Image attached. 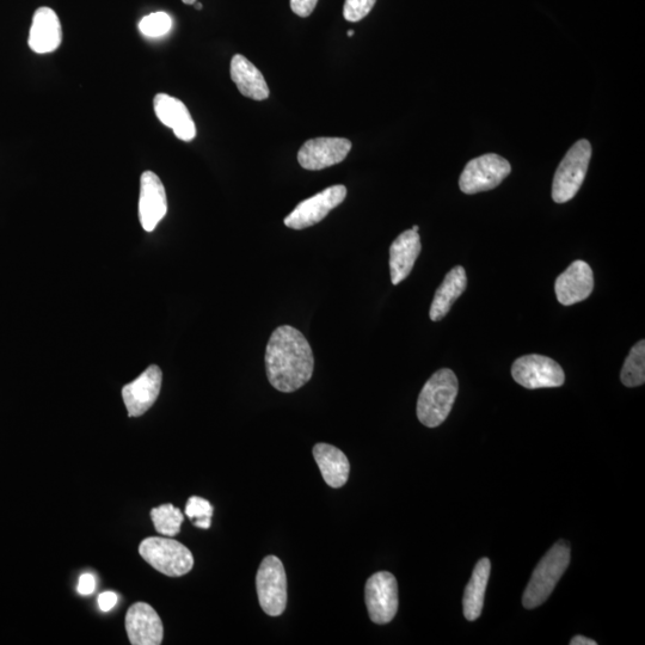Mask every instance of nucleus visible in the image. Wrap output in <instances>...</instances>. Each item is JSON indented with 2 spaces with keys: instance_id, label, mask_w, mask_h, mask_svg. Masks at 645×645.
<instances>
[{
  "instance_id": "5701e85b",
  "label": "nucleus",
  "mask_w": 645,
  "mask_h": 645,
  "mask_svg": "<svg viewBox=\"0 0 645 645\" xmlns=\"http://www.w3.org/2000/svg\"><path fill=\"white\" fill-rule=\"evenodd\" d=\"M622 383L628 387H637L645 383V343L644 340L637 342L630 350L625 360L622 374Z\"/></svg>"
},
{
  "instance_id": "a878e982",
  "label": "nucleus",
  "mask_w": 645,
  "mask_h": 645,
  "mask_svg": "<svg viewBox=\"0 0 645 645\" xmlns=\"http://www.w3.org/2000/svg\"><path fill=\"white\" fill-rule=\"evenodd\" d=\"M213 511L210 501L199 496L190 497L186 505V515L196 527L202 530H208L211 527Z\"/></svg>"
},
{
  "instance_id": "4be33fe9",
  "label": "nucleus",
  "mask_w": 645,
  "mask_h": 645,
  "mask_svg": "<svg viewBox=\"0 0 645 645\" xmlns=\"http://www.w3.org/2000/svg\"><path fill=\"white\" fill-rule=\"evenodd\" d=\"M491 564L489 558H482L473 570L469 585L465 588L463 598L464 616L469 622L481 617L485 592H487Z\"/></svg>"
},
{
  "instance_id": "bb28decb",
  "label": "nucleus",
  "mask_w": 645,
  "mask_h": 645,
  "mask_svg": "<svg viewBox=\"0 0 645 645\" xmlns=\"http://www.w3.org/2000/svg\"><path fill=\"white\" fill-rule=\"evenodd\" d=\"M377 0H346L343 6V16L348 22H359L370 14Z\"/></svg>"
},
{
  "instance_id": "393cba45",
  "label": "nucleus",
  "mask_w": 645,
  "mask_h": 645,
  "mask_svg": "<svg viewBox=\"0 0 645 645\" xmlns=\"http://www.w3.org/2000/svg\"><path fill=\"white\" fill-rule=\"evenodd\" d=\"M172 28L171 17L167 12H153L139 22V30L146 38L157 39L167 35Z\"/></svg>"
},
{
  "instance_id": "72a5a7b5",
  "label": "nucleus",
  "mask_w": 645,
  "mask_h": 645,
  "mask_svg": "<svg viewBox=\"0 0 645 645\" xmlns=\"http://www.w3.org/2000/svg\"><path fill=\"white\" fill-rule=\"evenodd\" d=\"M348 36L349 38H352V36H354V30H348Z\"/></svg>"
},
{
  "instance_id": "7ed1b4c3",
  "label": "nucleus",
  "mask_w": 645,
  "mask_h": 645,
  "mask_svg": "<svg viewBox=\"0 0 645 645\" xmlns=\"http://www.w3.org/2000/svg\"><path fill=\"white\" fill-rule=\"evenodd\" d=\"M571 558V548L567 540H559L549 550L537 568L534 569L530 583L522 598V605L527 610H533L543 605L555 591L557 583L567 571Z\"/></svg>"
},
{
  "instance_id": "f257e3e1",
  "label": "nucleus",
  "mask_w": 645,
  "mask_h": 645,
  "mask_svg": "<svg viewBox=\"0 0 645 645\" xmlns=\"http://www.w3.org/2000/svg\"><path fill=\"white\" fill-rule=\"evenodd\" d=\"M266 371L275 390L291 393L309 383L315 358L305 336L291 325H281L273 331L266 349Z\"/></svg>"
},
{
  "instance_id": "cd10ccee",
  "label": "nucleus",
  "mask_w": 645,
  "mask_h": 645,
  "mask_svg": "<svg viewBox=\"0 0 645 645\" xmlns=\"http://www.w3.org/2000/svg\"><path fill=\"white\" fill-rule=\"evenodd\" d=\"M318 0H291V9L299 17H309L315 11Z\"/></svg>"
},
{
  "instance_id": "20e7f679",
  "label": "nucleus",
  "mask_w": 645,
  "mask_h": 645,
  "mask_svg": "<svg viewBox=\"0 0 645 645\" xmlns=\"http://www.w3.org/2000/svg\"><path fill=\"white\" fill-rule=\"evenodd\" d=\"M139 554L159 573L169 577L184 576L194 567L192 552L174 539L150 537L139 545Z\"/></svg>"
},
{
  "instance_id": "7c9ffc66",
  "label": "nucleus",
  "mask_w": 645,
  "mask_h": 645,
  "mask_svg": "<svg viewBox=\"0 0 645 645\" xmlns=\"http://www.w3.org/2000/svg\"><path fill=\"white\" fill-rule=\"evenodd\" d=\"M571 645H597L598 643L591 638L585 636H575L573 640L570 641Z\"/></svg>"
},
{
  "instance_id": "aec40b11",
  "label": "nucleus",
  "mask_w": 645,
  "mask_h": 645,
  "mask_svg": "<svg viewBox=\"0 0 645 645\" xmlns=\"http://www.w3.org/2000/svg\"><path fill=\"white\" fill-rule=\"evenodd\" d=\"M325 483L331 488H342L349 478V460L339 448L328 444H317L312 450Z\"/></svg>"
},
{
  "instance_id": "39448f33",
  "label": "nucleus",
  "mask_w": 645,
  "mask_h": 645,
  "mask_svg": "<svg viewBox=\"0 0 645 645\" xmlns=\"http://www.w3.org/2000/svg\"><path fill=\"white\" fill-rule=\"evenodd\" d=\"M591 157V143L586 139H581L571 147L562 159L554 177V184H552V199L557 204H565L575 198L585 181Z\"/></svg>"
},
{
  "instance_id": "f704fd0d",
  "label": "nucleus",
  "mask_w": 645,
  "mask_h": 645,
  "mask_svg": "<svg viewBox=\"0 0 645 645\" xmlns=\"http://www.w3.org/2000/svg\"><path fill=\"white\" fill-rule=\"evenodd\" d=\"M411 230H413V231H415V232H419V226L415 225V226L413 227V229H411Z\"/></svg>"
},
{
  "instance_id": "b1692460",
  "label": "nucleus",
  "mask_w": 645,
  "mask_h": 645,
  "mask_svg": "<svg viewBox=\"0 0 645 645\" xmlns=\"http://www.w3.org/2000/svg\"><path fill=\"white\" fill-rule=\"evenodd\" d=\"M151 519L159 534L175 537L181 532L184 516L180 509L169 503V505L153 508L151 511Z\"/></svg>"
},
{
  "instance_id": "f3484780",
  "label": "nucleus",
  "mask_w": 645,
  "mask_h": 645,
  "mask_svg": "<svg viewBox=\"0 0 645 645\" xmlns=\"http://www.w3.org/2000/svg\"><path fill=\"white\" fill-rule=\"evenodd\" d=\"M63 41V29L55 11L40 8L35 11L32 28H30L28 45L36 54H48L57 51Z\"/></svg>"
},
{
  "instance_id": "412c9836",
  "label": "nucleus",
  "mask_w": 645,
  "mask_h": 645,
  "mask_svg": "<svg viewBox=\"0 0 645 645\" xmlns=\"http://www.w3.org/2000/svg\"><path fill=\"white\" fill-rule=\"evenodd\" d=\"M468 287L465 269L462 266L454 267L448 272L444 282L435 292L432 306H430L429 317L433 322H439L450 312L454 301H456Z\"/></svg>"
},
{
  "instance_id": "2f4dec72",
  "label": "nucleus",
  "mask_w": 645,
  "mask_h": 645,
  "mask_svg": "<svg viewBox=\"0 0 645 645\" xmlns=\"http://www.w3.org/2000/svg\"><path fill=\"white\" fill-rule=\"evenodd\" d=\"M182 2L187 5H193L196 3V0H182Z\"/></svg>"
},
{
  "instance_id": "9b49d317",
  "label": "nucleus",
  "mask_w": 645,
  "mask_h": 645,
  "mask_svg": "<svg viewBox=\"0 0 645 645\" xmlns=\"http://www.w3.org/2000/svg\"><path fill=\"white\" fill-rule=\"evenodd\" d=\"M350 150L352 143L346 138L310 139L301 146L298 162L305 170H323L342 163Z\"/></svg>"
},
{
  "instance_id": "0eeeda50",
  "label": "nucleus",
  "mask_w": 645,
  "mask_h": 645,
  "mask_svg": "<svg viewBox=\"0 0 645 645\" xmlns=\"http://www.w3.org/2000/svg\"><path fill=\"white\" fill-rule=\"evenodd\" d=\"M511 172L512 167L507 159L488 153L466 164L459 178V187L469 195L488 192L499 187Z\"/></svg>"
},
{
  "instance_id": "c85d7f7f",
  "label": "nucleus",
  "mask_w": 645,
  "mask_h": 645,
  "mask_svg": "<svg viewBox=\"0 0 645 645\" xmlns=\"http://www.w3.org/2000/svg\"><path fill=\"white\" fill-rule=\"evenodd\" d=\"M96 580L92 574H83L79 577L77 591L81 595H90L95 592Z\"/></svg>"
},
{
  "instance_id": "473e14b6",
  "label": "nucleus",
  "mask_w": 645,
  "mask_h": 645,
  "mask_svg": "<svg viewBox=\"0 0 645 645\" xmlns=\"http://www.w3.org/2000/svg\"><path fill=\"white\" fill-rule=\"evenodd\" d=\"M202 8H204V6H202L201 3H195V9L196 10H202Z\"/></svg>"
},
{
  "instance_id": "a211bd4d",
  "label": "nucleus",
  "mask_w": 645,
  "mask_h": 645,
  "mask_svg": "<svg viewBox=\"0 0 645 645\" xmlns=\"http://www.w3.org/2000/svg\"><path fill=\"white\" fill-rule=\"evenodd\" d=\"M422 250L419 232L404 231L390 247V272L392 285H399L408 278Z\"/></svg>"
},
{
  "instance_id": "1a4fd4ad",
  "label": "nucleus",
  "mask_w": 645,
  "mask_h": 645,
  "mask_svg": "<svg viewBox=\"0 0 645 645\" xmlns=\"http://www.w3.org/2000/svg\"><path fill=\"white\" fill-rule=\"evenodd\" d=\"M365 599L373 623L384 625L392 622L398 611V583L396 577L387 571H380L368 579Z\"/></svg>"
},
{
  "instance_id": "dca6fc26",
  "label": "nucleus",
  "mask_w": 645,
  "mask_h": 645,
  "mask_svg": "<svg viewBox=\"0 0 645 645\" xmlns=\"http://www.w3.org/2000/svg\"><path fill=\"white\" fill-rule=\"evenodd\" d=\"M153 108L159 121L174 131L176 137L182 141L194 140L196 127L192 115L186 104L167 94H158L153 100Z\"/></svg>"
},
{
  "instance_id": "4468645a",
  "label": "nucleus",
  "mask_w": 645,
  "mask_h": 645,
  "mask_svg": "<svg viewBox=\"0 0 645 645\" xmlns=\"http://www.w3.org/2000/svg\"><path fill=\"white\" fill-rule=\"evenodd\" d=\"M126 631L133 645H159L164 628L155 608L146 602H135L126 614Z\"/></svg>"
},
{
  "instance_id": "c756f323",
  "label": "nucleus",
  "mask_w": 645,
  "mask_h": 645,
  "mask_svg": "<svg viewBox=\"0 0 645 645\" xmlns=\"http://www.w3.org/2000/svg\"><path fill=\"white\" fill-rule=\"evenodd\" d=\"M118 600V595L114 592H104L98 597V606L102 612H109L118 604Z\"/></svg>"
},
{
  "instance_id": "6e6552de",
  "label": "nucleus",
  "mask_w": 645,
  "mask_h": 645,
  "mask_svg": "<svg viewBox=\"0 0 645 645\" xmlns=\"http://www.w3.org/2000/svg\"><path fill=\"white\" fill-rule=\"evenodd\" d=\"M516 383L528 390L559 387L565 382L562 367L555 360L544 355H525L516 360L512 367Z\"/></svg>"
},
{
  "instance_id": "2eb2a0df",
  "label": "nucleus",
  "mask_w": 645,
  "mask_h": 645,
  "mask_svg": "<svg viewBox=\"0 0 645 645\" xmlns=\"http://www.w3.org/2000/svg\"><path fill=\"white\" fill-rule=\"evenodd\" d=\"M594 290V275L589 264L575 261L558 276L555 284L556 296L564 306L586 300Z\"/></svg>"
},
{
  "instance_id": "f03ea898",
  "label": "nucleus",
  "mask_w": 645,
  "mask_h": 645,
  "mask_svg": "<svg viewBox=\"0 0 645 645\" xmlns=\"http://www.w3.org/2000/svg\"><path fill=\"white\" fill-rule=\"evenodd\" d=\"M458 395V379L453 371L442 368L435 372L423 389L417 401V417L422 425L436 428L450 415Z\"/></svg>"
},
{
  "instance_id": "ddd939ff",
  "label": "nucleus",
  "mask_w": 645,
  "mask_h": 645,
  "mask_svg": "<svg viewBox=\"0 0 645 645\" xmlns=\"http://www.w3.org/2000/svg\"><path fill=\"white\" fill-rule=\"evenodd\" d=\"M163 373L161 368L152 365L122 389V398L129 417L143 416L156 403L162 389Z\"/></svg>"
},
{
  "instance_id": "9d476101",
  "label": "nucleus",
  "mask_w": 645,
  "mask_h": 645,
  "mask_svg": "<svg viewBox=\"0 0 645 645\" xmlns=\"http://www.w3.org/2000/svg\"><path fill=\"white\" fill-rule=\"evenodd\" d=\"M347 188L342 184L324 189L323 192L311 196L294 208L287 215L284 223L292 230H304L327 217V215L346 200Z\"/></svg>"
},
{
  "instance_id": "6ab92c4d",
  "label": "nucleus",
  "mask_w": 645,
  "mask_h": 645,
  "mask_svg": "<svg viewBox=\"0 0 645 645\" xmlns=\"http://www.w3.org/2000/svg\"><path fill=\"white\" fill-rule=\"evenodd\" d=\"M231 78L241 94L255 101H264L269 97V88L260 70L241 54L231 60Z\"/></svg>"
},
{
  "instance_id": "f8f14e48",
  "label": "nucleus",
  "mask_w": 645,
  "mask_h": 645,
  "mask_svg": "<svg viewBox=\"0 0 645 645\" xmlns=\"http://www.w3.org/2000/svg\"><path fill=\"white\" fill-rule=\"evenodd\" d=\"M168 212L164 184L155 172L145 171L140 178L139 219L146 232L155 231Z\"/></svg>"
},
{
  "instance_id": "423d86ee",
  "label": "nucleus",
  "mask_w": 645,
  "mask_h": 645,
  "mask_svg": "<svg viewBox=\"0 0 645 645\" xmlns=\"http://www.w3.org/2000/svg\"><path fill=\"white\" fill-rule=\"evenodd\" d=\"M258 601L270 617H279L287 606V576L284 564L276 556L263 559L256 576Z\"/></svg>"
}]
</instances>
